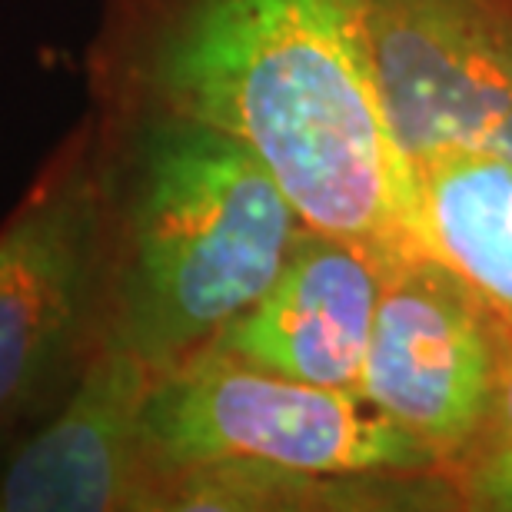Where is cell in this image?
Masks as SVG:
<instances>
[{"label": "cell", "mask_w": 512, "mask_h": 512, "mask_svg": "<svg viewBox=\"0 0 512 512\" xmlns=\"http://www.w3.org/2000/svg\"><path fill=\"white\" fill-rule=\"evenodd\" d=\"M373 0H100L90 107L187 117L240 140L310 230L383 263L433 253L416 170L376 87Z\"/></svg>", "instance_id": "obj_1"}, {"label": "cell", "mask_w": 512, "mask_h": 512, "mask_svg": "<svg viewBox=\"0 0 512 512\" xmlns=\"http://www.w3.org/2000/svg\"><path fill=\"white\" fill-rule=\"evenodd\" d=\"M97 180L94 340L160 376L276 280L303 217L240 140L163 110L90 107Z\"/></svg>", "instance_id": "obj_2"}, {"label": "cell", "mask_w": 512, "mask_h": 512, "mask_svg": "<svg viewBox=\"0 0 512 512\" xmlns=\"http://www.w3.org/2000/svg\"><path fill=\"white\" fill-rule=\"evenodd\" d=\"M143 436L157 466L247 459L316 476H433L443 463L346 389L266 373L207 346L153 383Z\"/></svg>", "instance_id": "obj_3"}, {"label": "cell", "mask_w": 512, "mask_h": 512, "mask_svg": "<svg viewBox=\"0 0 512 512\" xmlns=\"http://www.w3.org/2000/svg\"><path fill=\"white\" fill-rule=\"evenodd\" d=\"M94 320L97 180L87 110L0 223V429L80 366Z\"/></svg>", "instance_id": "obj_4"}, {"label": "cell", "mask_w": 512, "mask_h": 512, "mask_svg": "<svg viewBox=\"0 0 512 512\" xmlns=\"http://www.w3.org/2000/svg\"><path fill=\"white\" fill-rule=\"evenodd\" d=\"M512 330L436 253L386 266L356 396L416 436L443 469L496 403Z\"/></svg>", "instance_id": "obj_5"}, {"label": "cell", "mask_w": 512, "mask_h": 512, "mask_svg": "<svg viewBox=\"0 0 512 512\" xmlns=\"http://www.w3.org/2000/svg\"><path fill=\"white\" fill-rule=\"evenodd\" d=\"M376 87L406 160L489 153L512 117V24L493 0H373Z\"/></svg>", "instance_id": "obj_6"}, {"label": "cell", "mask_w": 512, "mask_h": 512, "mask_svg": "<svg viewBox=\"0 0 512 512\" xmlns=\"http://www.w3.org/2000/svg\"><path fill=\"white\" fill-rule=\"evenodd\" d=\"M157 376L120 343H90L74 393L0 476V512H153L143 406Z\"/></svg>", "instance_id": "obj_7"}, {"label": "cell", "mask_w": 512, "mask_h": 512, "mask_svg": "<svg viewBox=\"0 0 512 512\" xmlns=\"http://www.w3.org/2000/svg\"><path fill=\"white\" fill-rule=\"evenodd\" d=\"M386 266L350 240L303 227L276 280L210 346L256 370L356 393Z\"/></svg>", "instance_id": "obj_8"}, {"label": "cell", "mask_w": 512, "mask_h": 512, "mask_svg": "<svg viewBox=\"0 0 512 512\" xmlns=\"http://www.w3.org/2000/svg\"><path fill=\"white\" fill-rule=\"evenodd\" d=\"M429 250L512 330V163L446 153L416 167Z\"/></svg>", "instance_id": "obj_9"}, {"label": "cell", "mask_w": 512, "mask_h": 512, "mask_svg": "<svg viewBox=\"0 0 512 512\" xmlns=\"http://www.w3.org/2000/svg\"><path fill=\"white\" fill-rule=\"evenodd\" d=\"M453 469L466 506L512 512V346L506 353L503 380H499L489 419Z\"/></svg>", "instance_id": "obj_10"}]
</instances>
